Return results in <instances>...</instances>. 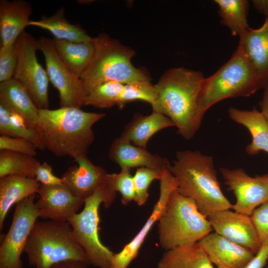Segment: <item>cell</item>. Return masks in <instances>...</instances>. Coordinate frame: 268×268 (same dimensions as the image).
Masks as SVG:
<instances>
[{
    "mask_svg": "<svg viewBox=\"0 0 268 268\" xmlns=\"http://www.w3.org/2000/svg\"><path fill=\"white\" fill-rule=\"evenodd\" d=\"M204 78L200 71L173 67L163 73L154 84L158 96L151 105L152 112L169 118L186 139L194 136L202 120L198 100Z\"/></svg>",
    "mask_w": 268,
    "mask_h": 268,
    "instance_id": "obj_1",
    "label": "cell"
},
{
    "mask_svg": "<svg viewBox=\"0 0 268 268\" xmlns=\"http://www.w3.org/2000/svg\"><path fill=\"white\" fill-rule=\"evenodd\" d=\"M105 116L72 107L38 109L36 129L45 149L57 157L75 159L86 155L94 139L92 127Z\"/></svg>",
    "mask_w": 268,
    "mask_h": 268,
    "instance_id": "obj_2",
    "label": "cell"
},
{
    "mask_svg": "<svg viewBox=\"0 0 268 268\" xmlns=\"http://www.w3.org/2000/svg\"><path fill=\"white\" fill-rule=\"evenodd\" d=\"M169 170L177 181V191L192 200L203 215L232 208L220 188L211 156L198 151H178Z\"/></svg>",
    "mask_w": 268,
    "mask_h": 268,
    "instance_id": "obj_3",
    "label": "cell"
},
{
    "mask_svg": "<svg viewBox=\"0 0 268 268\" xmlns=\"http://www.w3.org/2000/svg\"><path fill=\"white\" fill-rule=\"evenodd\" d=\"M94 50L91 60L80 76L87 95L106 82L114 81L123 84L135 81H150L143 69L135 67L132 59L135 53L105 33L92 38Z\"/></svg>",
    "mask_w": 268,
    "mask_h": 268,
    "instance_id": "obj_4",
    "label": "cell"
},
{
    "mask_svg": "<svg viewBox=\"0 0 268 268\" xmlns=\"http://www.w3.org/2000/svg\"><path fill=\"white\" fill-rule=\"evenodd\" d=\"M24 252L29 264L35 268H49L68 260L90 265L86 253L73 238L68 221H36Z\"/></svg>",
    "mask_w": 268,
    "mask_h": 268,
    "instance_id": "obj_5",
    "label": "cell"
},
{
    "mask_svg": "<svg viewBox=\"0 0 268 268\" xmlns=\"http://www.w3.org/2000/svg\"><path fill=\"white\" fill-rule=\"evenodd\" d=\"M261 88L255 71L241 47L211 76L204 78L198 100L203 118L212 105L225 99L249 97Z\"/></svg>",
    "mask_w": 268,
    "mask_h": 268,
    "instance_id": "obj_6",
    "label": "cell"
},
{
    "mask_svg": "<svg viewBox=\"0 0 268 268\" xmlns=\"http://www.w3.org/2000/svg\"><path fill=\"white\" fill-rule=\"evenodd\" d=\"M158 221L159 243L166 251L196 244L212 230L207 217L195 202L176 190Z\"/></svg>",
    "mask_w": 268,
    "mask_h": 268,
    "instance_id": "obj_7",
    "label": "cell"
},
{
    "mask_svg": "<svg viewBox=\"0 0 268 268\" xmlns=\"http://www.w3.org/2000/svg\"><path fill=\"white\" fill-rule=\"evenodd\" d=\"M106 203L104 193L98 191L84 200L82 210L68 220L74 240L86 253L90 264L99 268H111L114 253L101 242L99 236V208Z\"/></svg>",
    "mask_w": 268,
    "mask_h": 268,
    "instance_id": "obj_8",
    "label": "cell"
},
{
    "mask_svg": "<svg viewBox=\"0 0 268 268\" xmlns=\"http://www.w3.org/2000/svg\"><path fill=\"white\" fill-rule=\"evenodd\" d=\"M17 63L13 78L26 89L38 109H49V78L36 57L38 40L24 31L14 43Z\"/></svg>",
    "mask_w": 268,
    "mask_h": 268,
    "instance_id": "obj_9",
    "label": "cell"
},
{
    "mask_svg": "<svg viewBox=\"0 0 268 268\" xmlns=\"http://www.w3.org/2000/svg\"><path fill=\"white\" fill-rule=\"evenodd\" d=\"M36 194L16 204L12 221L0 246V268H22L21 256L30 233L38 217Z\"/></svg>",
    "mask_w": 268,
    "mask_h": 268,
    "instance_id": "obj_10",
    "label": "cell"
},
{
    "mask_svg": "<svg viewBox=\"0 0 268 268\" xmlns=\"http://www.w3.org/2000/svg\"><path fill=\"white\" fill-rule=\"evenodd\" d=\"M37 40L39 50L44 56L49 81L59 91L61 107L81 108L84 105L86 95L80 78L60 59L53 40L41 36Z\"/></svg>",
    "mask_w": 268,
    "mask_h": 268,
    "instance_id": "obj_11",
    "label": "cell"
},
{
    "mask_svg": "<svg viewBox=\"0 0 268 268\" xmlns=\"http://www.w3.org/2000/svg\"><path fill=\"white\" fill-rule=\"evenodd\" d=\"M74 160L77 164L69 167L61 178L63 184L84 200L96 192H103L106 198L105 208L109 207L115 200L116 192L109 185L108 173L101 166L93 164L87 155Z\"/></svg>",
    "mask_w": 268,
    "mask_h": 268,
    "instance_id": "obj_12",
    "label": "cell"
},
{
    "mask_svg": "<svg viewBox=\"0 0 268 268\" xmlns=\"http://www.w3.org/2000/svg\"><path fill=\"white\" fill-rule=\"evenodd\" d=\"M227 186L236 198L232 204L234 211L251 215L258 206L268 201V174L253 177L242 169L220 168Z\"/></svg>",
    "mask_w": 268,
    "mask_h": 268,
    "instance_id": "obj_13",
    "label": "cell"
},
{
    "mask_svg": "<svg viewBox=\"0 0 268 268\" xmlns=\"http://www.w3.org/2000/svg\"><path fill=\"white\" fill-rule=\"evenodd\" d=\"M159 180V198L154 205L150 215L134 238L120 252L114 254L111 268H127L136 258L148 233L162 215L172 193L177 190V181L169 170L164 171Z\"/></svg>",
    "mask_w": 268,
    "mask_h": 268,
    "instance_id": "obj_14",
    "label": "cell"
},
{
    "mask_svg": "<svg viewBox=\"0 0 268 268\" xmlns=\"http://www.w3.org/2000/svg\"><path fill=\"white\" fill-rule=\"evenodd\" d=\"M35 202L38 217L57 221H67L84 204L82 198L74 194L64 184H40Z\"/></svg>",
    "mask_w": 268,
    "mask_h": 268,
    "instance_id": "obj_15",
    "label": "cell"
},
{
    "mask_svg": "<svg viewBox=\"0 0 268 268\" xmlns=\"http://www.w3.org/2000/svg\"><path fill=\"white\" fill-rule=\"evenodd\" d=\"M214 232L256 254L262 244L250 215L220 210L207 217Z\"/></svg>",
    "mask_w": 268,
    "mask_h": 268,
    "instance_id": "obj_16",
    "label": "cell"
},
{
    "mask_svg": "<svg viewBox=\"0 0 268 268\" xmlns=\"http://www.w3.org/2000/svg\"><path fill=\"white\" fill-rule=\"evenodd\" d=\"M198 243L216 268H242L255 255L215 232L209 233Z\"/></svg>",
    "mask_w": 268,
    "mask_h": 268,
    "instance_id": "obj_17",
    "label": "cell"
},
{
    "mask_svg": "<svg viewBox=\"0 0 268 268\" xmlns=\"http://www.w3.org/2000/svg\"><path fill=\"white\" fill-rule=\"evenodd\" d=\"M109 158L121 169L146 167L160 171L168 170L169 161L157 154H152L146 148L135 146L120 136L112 142L109 151Z\"/></svg>",
    "mask_w": 268,
    "mask_h": 268,
    "instance_id": "obj_18",
    "label": "cell"
},
{
    "mask_svg": "<svg viewBox=\"0 0 268 268\" xmlns=\"http://www.w3.org/2000/svg\"><path fill=\"white\" fill-rule=\"evenodd\" d=\"M238 46L252 64L261 88L268 87V16L260 28L250 27L240 36Z\"/></svg>",
    "mask_w": 268,
    "mask_h": 268,
    "instance_id": "obj_19",
    "label": "cell"
},
{
    "mask_svg": "<svg viewBox=\"0 0 268 268\" xmlns=\"http://www.w3.org/2000/svg\"><path fill=\"white\" fill-rule=\"evenodd\" d=\"M32 8L23 0H0V46L14 44L30 21Z\"/></svg>",
    "mask_w": 268,
    "mask_h": 268,
    "instance_id": "obj_20",
    "label": "cell"
},
{
    "mask_svg": "<svg viewBox=\"0 0 268 268\" xmlns=\"http://www.w3.org/2000/svg\"><path fill=\"white\" fill-rule=\"evenodd\" d=\"M0 105L21 116L26 125L36 128L38 109L25 87L11 78L0 83Z\"/></svg>",
    "mask_w": 268,
    "mask_h": 268,
    "instance_id": "obj_21",
    "label": "cell"
},
{
    "mask_svg": "<svg viewBox=\"0 0 268 268\" xmlns=\"http://www.w3.org/2000/svg\"><path fill=\"white\" fill-rule=\"evenodd\" d=\"M40 183L35 178L20 175L0 178V230L11 206L38 193Z\"/></svg>",
    "mask_w": 268,
    "mask_h": 268,
    "instance_id": "obj_22",
    "label": "cell"
},
{
    "mask_svg": "<svg viewBox=\"0 0 268 268\" xmlns=\"http://www.w3.org/2000/svg\"><path fill=\"white\" fill-rule=\"evenodd\" d=\"M175 127L171 120L161 114L152 112L148 116L135 114L120 136L134 145L146 148L150 138L158 132Z\"/></svg>",
    "mask_w": 268,
    "mask_h": 268,
    "instance_id": "obj_23",
    "label": "cell"
},
{
    "mask_svg": "<svg viewBox=\"0 0 268 268\" xmlns=\"http://www.w3.org/2000/svg\"><path fill=\"white\" fill-rule=\"evenodd\" d=\"M230 118L246 127L252 140L246 148L247 153L255 155L261 151L268 153V122L261 112L256 108L248 111L230 107L228 110Z\"/></svg>",
    "mask_w": 268,
    "mask_h": 268,
    "instance_id": "obj_24",
    "label": "cell"
},
{
    "mask_svg": "<svg viewBox=\"0 0 268 268\" xmlns=\"http://www.w3.org/2000/svg\"><path fill=\"white\" fill-rule=\"evenodd\" d=\"M28 26L46 30L57 40L76 43L89 42L92 40V37L89 36L79 24H73L67 20L63 7L51 16H42L39 20H30Z\"/></svg>",
    "mask_w": 268,
    "mask_h": 268,
    "instance_id": "obj_25",
    "label": "cell"
},
{
    "mask_svg": "<svg viewBox=\"0 0 268 268\" xmlns=\"http://www.w3.org/2000/svg\"><path fill=\"white\" fill-rule=\"evenodd\" d=\"M157 268H215L197 243L166 251L159 261Z\"/></svg>",
    "mask_w": 268,
    "mask_h": 268,
    "instance_id": "obj_26",
    "label": "cell"
},
{
    "mask_svg": "<svg viewBox=\"0 0 268 268\" xmlns=\"http://www.w3.org/2000/svg\"><path fill=\"white\" fill-rule=\"evenodd\" d=\"M53 41L60 59L73 74L80 78L89 65L94 53L92 40L81 43L56 39Z\"/></svg>",
    "mask_w": 268,
    "mask_h": 268,
    "instance_id": "obj_27",
    "label": "cell"
},
{
    "mask_svg": "<svg viewBox=\"0 0 268 268\" xmlns=\"http://www.w3.org/2000/svg\"><path fill=\"white\" fill-rule=\"evenodd\" d=\"M214 1L218 6L221 23L229 29L233 36L240 37L250 28L247 20L248 0H215Z\"/></svg>",
    "mask_w": 268,
    "mask_h": 268,
    "instance_id": "obj_28",
    "label": "cell"
},
{
    "mask_svg": "<svg viewBox=\"0 0 268 268\" xmlns=\"http://www.w3.org/2000/svg\"><path fill=\"white\" fill-rule=\"evenodd\" d=\"M0 133L1 135L26 139L38 149H45L42 138L36 128L28 127L19 115L0 105Z\"/></svg>",
    "mask_w": 268,
    "mask_h": 268,
    "instance_id": "obj_29",
    "label": "cell"
},
{
    "mask_svg": "<svg viewBox=\"0 0 268 268\" xmlns=\"http://www.w3.org/2000/svg\"><path fill=\"white\" fill-rule=\"evenodd\" d=\"M40 164L34 156L9 150H0V178L20 175L35 178L36 170Z\"/></svg>",
    "mask_w": 268,
    "mask_h": 268,
    "instance_id": "obj_30",
    "label": "cell"
},
{
    "mask_svg": "<svg viewBox=\"0 0 268 268\" xmlns=\"http://www.w3.org/2000/svg\"><path fill=\"white\" fill-rule=\"evenodd\" d=\"M124 84L114 81L100 84L87 95L84 101V106L108 108L117 105Z\"/></svg>",
    "mask_w": 268,
    "mask_h": 268,
    "instance_id": "obj_31",
    "label": "cell"
},
{
    "mask_svg": "<svg viewBox=\"0 0 268 268\" xmlns=\"http://www.w3.org/2000/svg\"><path fill=\"white\" fill-rule=\"evenodd\" d=\"M158 96L154 84L150 81H135L124 84L117 106L122 109L129 103L141 100L152 104Z\"/></svg>",
    "mask_w": 268,
    "mask_h": 268,
    "instance_id": "obj_32",
    "label": "cell"
},
{
    "mask_svg": "<svg viewBox=\"0 0 268 268\" xmlns=\"http://www.w3.org/2000/svg\"><path fill=\"white\" fill-rule=\"evenodd\" d=\"M164 171L146 167H139L136 169L133 180L134 188V201L137 204L141 206L145 204L148 198V190L150 185L154 180H160Z\"/></svg>",
    "mask_w": 268,
    "mask_h": 268,
    "instance_id": "obj_33",
    "label": "cell"
},
{
    "mask_svg": "<svg viewBox=\"0 0 268 268\" xmlns=\"http://www.w3.org/2000/svg\"><path fill=\"white\" fill-rule=\"evenodd\" d=\"M131 169H121L118 173L108 174L109 185L115 192L121 195V201L124 205L129 204L134 198L133 176Z\"/></svg>",
    "mask_w": 268,
    "mask_h": 268,
    "instance_id": "obj_34",
    "label": "cell"
},
{
    "mask_svg": "<svg viewBox=\"0 0 268 268\" xmlns=\"http://www.w3.org/2000/svg\"><path fill=\"white\" fill-rule=\"evenodd\" d=\"M17 63L14 44L0 48V82L13 78Z\"/></svg>",
    "mask_w": 268,
    "mask_h": 268,
    "instance_id": "obj_35",
    "label": "cell"
},
{
    "mask_svg": "<svg viewBox=\"0 0 268 268\" xmlns=\"http://www.w3.org/2000/svg\"><path fill=\"white\" fill-rule=\"evenodd\" d=\"M37 149L32 142L26 139L3 135L0 136V150H9L35 156L37 155Z\"/></svg>",
    "mask_w": 268,
    "mask_h": 268,
    "instance_id": "obj_36",
    "label": "cell"
},
{
    "mask_svg": "<svg viewBox=\"0 0 268 268\" xmlns=\"http://www.w3.org/2000/svg\"><path fill=\"white\" fill-rule=\"evenodd\" d=\"M262 245H268V201L256 208L250 215Z\"/></svg>",
    "mask_w": 268,
    "mask_h": 268,
    "instance_id": "obj_37",
    "label": "cell"
},
{
    "mask_svg": "<svg viewBox=\"0 0 268 268\" xmlns=\"http://www.w3.org/2000/svg\"><path fill=\"white\" fill-rule=\"evenodd\" d=\"M40 184L45 185L63 184L61 178L56 176L52 172V168L46 162L40 164L38 167L35 178Z\"/></svg>",
    "mask_w": 268,
    "mask_h": 268,
    "instance_id": "obj_38",
    "label": "cell"
},
{
    "mask_svg": "<svg viewBox=\"0 0 268 268\" xmlns=\"http://www.w3.org/2000/svg\"><path fill=\"white\" fill-rule=\"evenodd\" d=\"M268 260V245H262L254 257L242 268H264Z\"/></svg>",
    "mask_w": 268,
    "mask_h": 268,
    "instance_id": "obj_39",
    "label": "cell"
},
{
    "mask_svg": "<svg viewBox=\"0 0 268 268\" xmlns=\"http://www.w3.org/2000/svg\"><path fill=\"white\" fill-rule=\"evenodd\" d=\"M88 265L79 261L68 260L55 264L49 268H88Z\"/></svg>",
    "mask_w": 268,
    "mask_h": 268,
    "instance_id": "obj_40",
    "label": "cell"
},
{
    "mask_svg": "<svg viewBox=\"0 0 268 268\" xmlns=\"http://www.w3.org/2000/svg\"><path fill=\"white\" fill-rule=\"evenodd\" d=\"M252 2L259 13L268 16V0H253Z\"/></svg>",
    "mask_w": 268,
    "mask_h": 268,
    "instance_id": "obj_41",
    "label": "cell"
},
{
    "mask_svg": "<svg viewBox=\"0 0 268 268\" xmlns=\"http://www.w3.org/2000/svg\"><path fill=\"white\" fill-rule=\"evenodd\" d=\"M261 113L268 122V87L264 89L262 100L259 102Z\"/></svg>",
    "mask_w": 268,
    "mask_h": 268,
    "instance_id": "obj_42",
    "label": "cell"
},
{
    "mask_svg": "<svg viewBox=\"0 0 268 268\" xmlns=\"http://www.w3.org/2000/svg\"><path fill=\"white\" fill-rule=\"evenodd\" d=\"M267 268H268V267H267Z\"/></svg>",
    "mask_w": 268,
    "mask_h": 268,
    "instance_id": "obj_43",
    "label": "cell"
}]
</instances>
